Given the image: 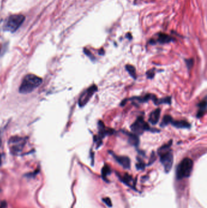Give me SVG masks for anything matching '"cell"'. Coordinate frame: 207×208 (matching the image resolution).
<instances>
[{
	"mask_svg": "<svg viewBox=\"0 0 207 208\" xmlns=\"http://www.w3.org/2000/svg\"><path fill=\"white\" fill-rule=\"evenodd\" d=\"M43 82V80L34 74H28L23 79L19 88L22 94H29L38 88Z\"/></svg>",
	"mask_w": 207,
	"mask_h": 208,
	"instance_id": "cell-1",
	"label": "cell"
},
{
	"mask_svg": "<svg viewBox=\"0 0 207 208\" xmlns=\"http://www.w3.org/2000/svg\"><path fill=\"white\" fill-rule=\"evenodd\" d=\"M172 140L167 144L162 146L158 149V154L160 157V162L164 167L165 171L168 173L170 171L173 164V154L169 148L172 145Z\"/></svg>",
	"mask_w": 207,
	"mask_h": 208,
	"instance_id": "cell-2",
	"label": "cell"
},
{
	"mask_svg": "<svg viewBox=\"0 0 207 208\" xmlns=\"http://www.w3.org/2000/svg\"><path fill=\"white\" fill-rule=\"evenodd\" d=\"M25 20L24 16L21 14H14L9 16L5 20L3 28L5 31L15 33L18 30Z\"/></svg>",
	"mask_w": 207,
	"mask_h": 208,
	"instance_id": "cell-3",
	"label": "cell"
},
{
	"mask_svg": "<svg viewBox=\"0 0 207 208\" xmlns=\"http://www.w3.org/2000/svg\"><path fill=\"white\" fill-rule=\"evenodd\" d=\"M193 162L191 159L184 158L178 165L176 169V177L177 180H182L189 177L191 173Z\"/></svg>",
	"mask_w": 207,
	"mask_h": 208,
	"instance_id": "cell-4",
	"label": "cell"
},
{
	"mask_svg": "<svg viewBox=\"0 0 207 208\" xmlns=\"http://www.w3.org/2000/svg\"><path fill=\"white\" fill-rule=\"evenodd\" d=\"M131 130L134 134L138 135H142L145 131L151 130L150 127L146 122H145L142 116H139L137 120L131 126Z\"/></svg>",
	"mask_w": 207,
	"mask_h": 208,
	"instance_id": "cell-5",
	"label": "cell"
},
{
	"mask_svg": "<svg viewBox=\"0 0 207 208\" xmlns=\"http://www.w3.org/2000/svg\"><path fill=\"white\" fill-rule=\"evenodd\" d=\"M10 150L13 154H17L22 151L26 144V139L24 138L15 136L11 138L9 140Z\"/></svg>",
	"mask_w": 207,
	"mask_h": 208,
	"instance_id": "cell-6",
	"label": "cell"
},
{
	"mask_svg": "<svg viewBox=\"0 0 207 208\" xmlns=\"http://www.w3.org/2000/svg\"><path fill=\"white\" fill-rule=\"evenodd\" d=\"M98 89L96 85H92V86L90 87L89 88H88L87 89H86L81 94L80 97L79 98L78 100V105L80 107H83L85 105H86V104L89 102V100H90L92 96L94 95V94L97 91Z\"/></svg>",
	"mask_w": 207,
	"mask_h": 208,
	"instance_id": "cell-7",
	"label": "cell"
},
{
	"mask_svg": "<svg viewBox=\"0 0 207 208\" xmlns=\"http://www.w3.org/2000/svg\"><path fill=\"white\" fill-rule=\"evenodd\" d=\"M111 152V154H112L113 157L116 160L117 162H118L121 166L125 169H129L131 166V161L130 159L127 157H123V156H117L113 153V152Z\"/></svg>",
	"mask_w": 207,
	"mask_h": 208,
	"instance_id": "cell-8",
	"label": "cell"
},
{
	"mask_svg": "<svg viewBox=\"0 0 207 208\" xmlns=\"http://www.w3.org/2000/svg\"><path fill=\"white\" fill-rule=\"evenodd\" d=\"M161 110L160 108H157L154 111L151 112L149 116V122L153 125H156L158 122L159 118H160Z\"/></svg>",
	"mask_w": 207,
	"mask_h": 208,
	"instance_id": "cell-9",
	"label": "cell"
},
{
	"mask_svg": "<svg viewBox=\"0 0 207 208\" xmlns=\"http://www.w3.org/2000/svg\"><path fill=\"white\" fill-rule=\"evenodd\" d=\"M123 133L128 136V142L131 145L137 147L139 144V139L138 136L134 133H131L126 131H123Z\"/></svg>",
	"mask_w": 207,
	"mask_h": 208,
	"instance_id": "cell-10",
	"label": "cell"
},
{
	"mask_svg": "<svg viewBox=\"0 0 207 208\" xmlns=\"http://www.w3.org/2000/svg\"><path fill=\"white\" fill-rule=\"evenodd\" d=\"M171 124L177 129H189L191 127L189 123L186 121H172Z\"/></svg>",
	"mask_w": 207,
	"mask_h": 208,
	"instance_id": "cell-11",
	"label": "cell"
},
{
	"mask_svg": "<svg viewBox=\"0 0 207 208\" xmlns=\"http://www.w3.org/2000/svg\"><path fill=\"white\" fill-rule=\"evenodd\" d=\"M198 106L199 107V110L197 113V118H200L201 117H202L206 113V108H207L206 100H204L203 101H202L201 102H200L198 104Z\"/></svg>",
	"mask_w": 207,
	"mask_h": 208,
	"instance_id": "cell-12",
	"label": "cell"
},
{
	"mask_svg": "<svg viewBox=\"0 0 207 208\" xmlns=\"http://www.w3.org/2000/svg\"><path fill=\"white\" fill-rule=\"evenodd\" d=\"M158 36V41L160 43H168L173 41L172 37L165 34H159Z\"/></svg>",
	"mask_w": 207,
	"mask_h": 208,
	"instance_id": "cell-13",
	"label": "cell"
},
{
	"mask_svg": "<svg viewBox=\"0 0 207 208\" xmlns=\"http://www.w3.org/2000/svg\"><path fill=\"white\" fill-rule=\"evenodd\" d=\"M120 180L123 181L125 184L130 186V187H131V188H132V185H134L132 184V181L133 180H132V177L130 175H128V174H125L123 177H120Z\"/></svg>",
	"mask_w": 207,
	"mask_h": 208,
	"instance_id": "cell-14",
	"label": "cell"
},
{
	"mask_svg": "<svg viewBox=\"0 0 207 208\" xmlns=\"http://www.w3.org/2000/svg\"><path fill=\"white\" fill-rule=\"evenodd\" d=\"M111 172V170L110 167L107 164L105 165L104 167L102 168V177L105 181H107V176L110 175Z\"/></svg>",
	"mask_w": 207,
	"mask_h": 208,
	"instance_id": "cell-15",
	"label": "cell"
},
{
	"mask_svg": "<svg viewBox=\"0 0 207 208\" xmlns=\"http://www.w3.org/2000/svg\"><path fill=\"white\" fill-rule=\"evenodd\" d=\"M126 71L128 72V73L129 74V75L134 79H136L137 77V74H136V68L131 65H127L126 66Z\"/></svg>",
	"mask_w": 207,
	"mask_h": 208,
	"instance_id": "cell-16",
	"label": "cell"
},
{
	"mask_svg": "<svg viewBox=\"0 0 207 208\" xmlns=\"http://www.w3.org/2000/svg\"><path fill=\"white\" fill-rule=\"evenodd\" d=\"M172 121H173V118H172V117L170 115L164 116L163 118L162 119V121L161 124H160V127H166L168 124L171 123Z\"/></svg>",
	"mask_w": 207,
	"mask_h": 208,
	"instance_id": "cell-17",
	"label": "cell"
},
{
	"mask_svg": "<svg viewBox=\"0 0 207 208\" xmlns=\"http://www.w3.org/2000/svg\"><path fill=\"white\" fill-rule=\"evenodd\" d=\"M171 103V97H166L165 98H162V99H157L154 104H155V105H160V104H163L170 105Z\"/></svg>",
	"mask_w": 207,
	"mask_h": 208,
	"instance_id": "cell-18",
	"label": "cell"
},
{
	"mask_svg": "<svg viewBox=\"0 0 207 208\" xmlns=\"http://www.w3.org/2000/svg\"><path fill=\"white\" fill-rule=\"evenodd\" d=\"M155 69H151V70L148 71L146 72V76L147 77L148 79H152L154 77V74H155Z\"/></svg>",
	"mask_w": 207,
	"mask_h": 208,
	"instance_id": "cell-19",
	"label": "cell"
},
{
	"mask_svg": "<svg viewBox=\"0 0 207 208\" xmlns=\"http://www.w3.org/2000/svg\"><path fill=\"white\" fill-rule=\"evenodd\" d=\"M145 163H143V161H139V163H138L137 164H136V167L138 170H143L145 169Z\"/></svg>",
	"mask_w": 207,
	"mask_h": 208,
	"instance_id": "cell-20",
	"label": "cell"
},
{
	"mask_svg": "<svg viewBox=\"0 0 207 208\" xmlns=\"http://www.w3.org/2000/svg\"><path fill=\"white\" fill-rule=\"evenodd\" d=\"M185 62H186V64H187V68H188V69L189 70V69H191V68L193 66V59H188V60H185Z\"/></svg>",
	"mask_w": 207,
	"mask_h": 208,
	"instance_id": "cell-21",
	"label": "cell"
},
{
	"mask_svg": "<svg viewBox=\"0 0 207 208\" xmlns=\"http://www.w3.org/2000/svg\"><path fill=\"white\" fill-rule=\"evenodd\" d=\"M156 159V155H155V153H154V152H152V154H151V156L150 159V161H149V163H148V165L152 164L155 161Z\"/></svg>",
	"mask_w": 207,
	"mask_h": 208,
	"instance_id": "cell-22",
	"label": "cell"
},
{
	"mask_svg": "<svg viewBox=\"0 0 207 208\" xmlns=\"http://www.w3.org/2000/svg\"><path fill=\"white\" fill-rule=\"evenodd\" d=\"M103 201L109 207H111L112 206V202H111V200L109 199V198H105V199H103Z\"/></svg>",
	"mask_w": 207,
	"mask_h": 208,
	"instance_id": "cell-23",
	"label": "cell"
},
{
	"mask_svg": "<svg viewBox=\"0 0 207 208\" xmlns=\"http://www.w3.org/2000/svg\"><path fill=\"white\" fill-rule=\"evenodd\" d=\"M84 53H85V54H86V55H87L90 58H91V60H94V59H95V58H94V57L93 56V55L91 54V52H90L88 49H84Z\"/></svg>",
	"mask_w": 207,
	"mask_h": 208,
	"instance_id": "cell-24",
	"label": "cell"
},
{
	"mask_svg": "<svg viewBox=\"0 0 207 208\" xmlns=\"http://www.w3.org/2000/svg\"><path fill=\"white\" fill-rule=\"evenodd\" d=\"M7 207V203L6 201H2L0 205V208H6Z\"/></svg>",
	"mask_w": 207,
	"mask_h": 208,
	"instance_id": "cell-25",
	"label": "cell"
},
{
	"mask_svg": "<svg viewBox=\"0 0 207 208\" xmlns=\"http://www.w3.org/2000/svg\"><path fill=\"white\" fill-rule=\"evenodd\" d=\"M1 165V154H0V166Z\"/></svg>",
	"mask_w": 207,
	"mask_h": 208,
	"instance_id": "cell-26",
	"label": "cell"
}]
</instances>
